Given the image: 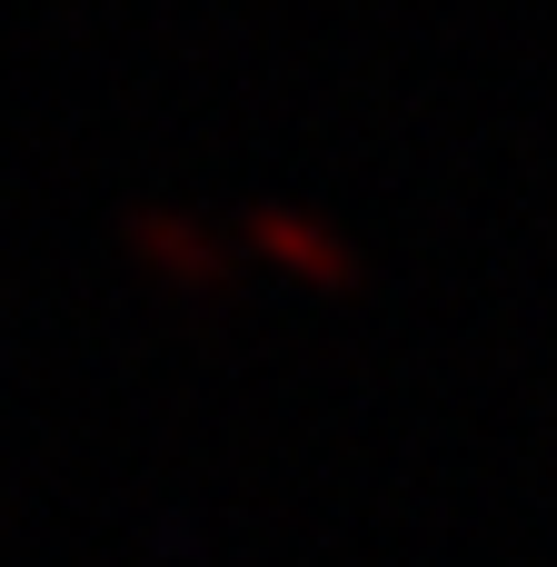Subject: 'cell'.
Returning <instances> with one entry per match:
<instances>
[{"instance_id": "cell-1", "label": "cell", "mask_w": 557, "mask_h": 567, "mask_svg": "<svg viewBox=\"0 0 557 567\" xmlns=\"http://www.w3.org/2000/svg\"><path fill=\"white\" fill-rule=\"evenodd\" d=\"M120 239H130V259H140V269H159V279H179V289L219 279V249H209V239H199V219H179V209H140Z\"/></svg>"}, {"instance_id": "cell-2", "label": "cell", "mask_w": 557, "mask_h": 567, "mask_svg": "<svg viewBox=\"0 0 557 567\" xmlns=\"http://www.w3.org/2000/svg\"><path fill=\"white\" fill-rule=\"evenodd\" d=\"M249 239L279 259V269H309V279H349V249H329V229L319 219H289V209H259L249 219Z\"/></svg>"}]
</instances>
